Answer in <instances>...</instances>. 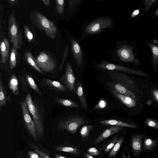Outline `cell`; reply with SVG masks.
<instances>
[{
	"mask_svg": "<svg viewBox=\"0 0 158 158\" xmlns=\"http://www.w3.org/2000/svg\"><path fill=\"white\" fill-rule=\"evenodd\" d=\"M111 89L114 96L127 107L131 108L135 106L136 102L135 99L130 97L118 93L113 89Z\"/></svg>",
	"mask_w": 158,
	"mask_h": 158,
	"instance_id": "ffe728a7",
	"label": "cell"
},
{
	"mask_svg": "<svg viewBox=\"0 0 158 158\" xmlns=\"http://www.w3.org/2000/svg\"><path fill=\"white\" fill-rule=\"evenodd\" d=\"M24 77L28 85L37 94L42 96V94L36 84L33 78L30 75L27 73L25 74Z\"/></svg>",
	"mask_w": 158,
	"mask_h": 158,
	"instance_id": "4316f807",
	"label": "cell"
},
{
	"mask_svg": "<svg viewBox=\"0 0 158 158\" xmlns=\"http://www.w3.org/2000/svg\"><path fill=\"white\" fill-rule=\"evenodd\" d=\"M27 156L31 158H41V157L34 151L28 150L27 153Z\"/></svg>",
	"mask_w": 158,
	"mask_h": 158,
	"instance_id": "60d3db41",
	"label": "cell"
},
{
	"mask_svg": "<svg viewBox=\"0 0 158 158\" xmlns=\"http://www.w3.org/2000/svg\"><path fill=\"white\" fill-rule=\"evenodd\" d=\"M8 85L9 89L15 95L19 94L18 79L17 76L14 73H9Z\"/></svg>",
	"mask_w": 158,
	"mask_h": 158,
	"instance_id": "603a6c76",
	"label": "cell"
},
{
	"mask_svg": "<svg viewBox=\"0 0 158 158\" xmlns=\"http://www.w3.org/2000/svg\"><path fill=\"white\" fill-rule=\"evenodd\" d=\"M18 50L16 48L13 46L9 60V67L11 69L15 67L19 63L20 58Z\"/></svg>",
	"mask_w": 158,
	"mask_h": 158,
	"instance_id": "484cf974",
	"label": "cell"
},
{
	"mask_svg": "<svg viewBox=\"0 0 158 158\" xmlns=\"http://www.w3.org/2000/svg\"><path fill=\"white\" fill-rule=\"evenodd\" d=\"M144 136V134H138L133 136L131 139V146L135 156L139 155L142 150L141 139Z\"/></svg>",
	"mask_w": 158,
	"mask_h": 158,
	"instance_id": "ac0fdd59",
	"label": "cell"
},
{
	"mask_svg": "<svg viewBox=\"0 0 158 158\" xmlns=\"http://www.w3.org/2000/svg\"><path fill=\"white\" fill-rule=\"evenodd\" d=\"M19 79L22 89L24 92L26 93L29 90L28 89V85L23 75H20Z\"/></svg>",
	"mask_w": 158,
	"mask_h": 158,
	"instance_id": "8d00e7d4",
	"label": "cell"
},
{
	"mask_svg": "<svg viewBox=\"0 0 158 158\" xmlns=\"http://www.w3.org/2000/svg\"><path fill=\"white\" fill-rule=\"evenodd\" d=\"M156 144L155 140H153L149 138H146L144 142L143 147L146 150H151L155 146Z\"/></svg>",
	"mask_w": 158,
	"mask_h": 158,
	"instance_id": "836d02e7",
	"label": "cell"
},
{
	"mask_svg": "<svg viewBox=\"0 0 158 158\" xmlns=\"http://www.w3.org/2000/svg\"><path fill=\"white\" fill-rule=\"evenodd\" d=\"M82 157L86 158H94V157L92 156L88 153H84L82 156Z\"/></svg>",
	"mask_w": 158,
	"mask_h": 158,
	"instance_id": "7dc6e473",
	"label": "cell"
},
{
	"mask_svg": "<svg viewBox=\"0 0 158 158\" xmlns=\"http://www.w3.org/2000/svg\"><path fill=\"white\" fill-rule=\"evenodd\" d=\"M29 147L38 154L41 158H51V153L49 151L40 143H29Z\"/></svg>",
	"mask_w": 158,
	"mask_h": 158,
	"instance_id": "d6986e66",
	"label": "cell"
},
{
	"mask_svg": "<svg viewBox=\"0 0 158 158\" xmlns=\"http://www.w3.org/2000/svg\"><path fill=\"white\" fill-rule=\"evenodd\" d=\"M98 67L101 69L109 70L122 71L139 76H146V74L142 70L130 69L123 66L108 62H103L99 64Z\"/></svg>",
	"mask_w": 158,
	"mask_h": 158,
	"instance_id": "30bf717a",
	"label": "cell"
},
{
	"mask_svg": "<svg viewBox=\"0 0 158 158\" xmlns=\"http://www.w3.org/2000/svg\"><path fill=\"white\" fill-rule=\"evenodd\" d=\"M53 157L55 158H66V157L62 154L57 153L53 155Z\"/></svg>",
	"mask_w": 158,
	"mask_h": 158,
	"instance_id": "f6af8a7d",
	"label": "cell"
},
{
	"mask_svg": "<svg viewBox=\"0 0 158 158\" xmlns=\"http://www.w3.org/2000/svg\"><path fill=\"white\" fill-rule=\"evenodd\" d=\"M146 124L148 127L158 130V122L150 118H147L146 120Z\"/></svg>",
	"mask_w": 158,
	"mask_h": 158,
	"instance_id": "d590c367",
	"label": "cell"
},
{
	"mask_svg": "<svg viewBox=\"0 0 158 158\" xmlns=\"http://www.w3.org/2000/svg\"><path fill=\"white\" fill-rule=\"evenodd\" d=\"M116 53L119 59L124 62H134L137 65L139 64L138 59L134 55L132 48L129 46L124 45L117 49Z\"/></svg>",
	"mask_w": 158,
	"mask_h": 158,
	"instance_id": "8fae6325",
	"label": "cell"
},
{
	"mask_svg": "<svg viewBox=\"0 0 158 158\" xmlns=\"http://www.w3.org/2000/svg\"><path fill=\"white\" fill-rule=\"evenodd\" d=\"M71 50L75 62L79 67L82 64L83 57L82 51L80 45L73 38L70 39Z\"/></svg>",
	"mask_w": 158,
	"mask_h": 158,
	"instance_id": "4fadbf2b",
	"label": "cell"
},
{
	"mask_svg": "<svg viewBox=\"0 0 158 158\" xmlns=\"http://www.w3.org/2000/svg\"><path fill=\"white\" fill-rule=\"evenodd\" d=\"M10 45L9 41L6 38L1 41L0 43L1 60V69L4 68V65L6 63L9 56Z\"/></svg>",
	"mask_w": 158,
	"mask_h": 158,
	"instance_id": "5bb4252c",
	"label": "cell"
},
{
	"mask_svg": "<svg viewBox=\"0 0 158 158\" xmlns=\"http://www.w3.org/2000/svg\"><path fill=\"white\" fill-rule=\"evenodd\" d=\"M24 32L25 36L27 40L29 43H32L34 40L33 35L28 27L24 24L23 26Z\"/></svg>",
	"mask_w": 158,
	"mask_h": 158,
	"instance_id": "d6a6232c",
	"label": "cell"
},
{
	"mask_svg": "<svg viewBox=\"0 0 158 158\" xmlns=\"http://www.w3.org/2000/svg\"><path fill=\"white\" fill-rule=\"evenodd\" d=\"M108 74L113 81L119 84L135 94L137 91L136 82L128 76L115 71L110 70Z\"/></svg>",
	"mask_w": 158,
	"mask_h": 158,
	"instance_id": "52a82bcc",
	"label": "cell"
},
{
	"mask_svg": "<svg viewBox=\"0 0 158 158\" xmlns=\"http://www.w3.org/2000/svg\"><path fill=\"white\" fill-rule=\"evenodd\" d=\"M24 57L26 62L31 66L34 70L44 75H46L45 74L38 66L35 61L34 58L30 51H27L25 53Z\"/></svg>",
	"mask_w": 158,
	"mask_h": 158,
	"instance_id": "d4e9b609",
	"label": "cell"
},
{
	"mask_svg": "<svg viewBox=\"0 0 158 158\" xmlns=\"http://www.w3.org/2000/svg\"><path fill=\"white\" fill-rule=\"evenodd\" d=\"M81 0H69V10L75 8Z\"/></svg>",
	"mask_w": 158,
	"mask_h": 158,
	"instance_id": "7bdbcfd3",
	"label": "cell"
},
{
	"mask_svg": "<svg viewBox=\"0 0 158 158\" xmlns=\"http://www.w3.org/2000/svg\"><path fill=\"white\" fill-rule=\"evenodd\" d=\"M107 85L111 89L122 94L130 97L137 100L135 94L130 90L124 86L114 81L108 82Z\"/></svg>",
	"mask_w": 158,
	"mask_h": 158,
	"instance_id": "2e32d148",
	"label": "cell"
},
{
	"mask_svg": "<svg viewBox=\"0 0 158 158\" xmlns=\"http://www.w3.org/2000/svg\"><path fill=\"white\" fill-rule=\"evenodd\" d=\"M53 100L56 103L66 107L75 108L78 107L79 106L77 103L67 98H54Z\"/></svg>",
	"mask_w": 158,
	"mask_h": 158,
	"instance_id": "83f0119b",
	"label": "cell"
},
{
	"mask_svg": "<svg viewBox=\"0 0 158 158\" xmlns=\"http://www.w3.org/2000/svg\"><path fill=\"white\" fill-rule=\"evenodd\" d=\"M99 123L102 124L127 127L136 129L138 126L134 124L127 123L123 121L116 119H109L101 120Z\"/></svg>",
	"mask_w": 158,
	"mask_h": 158,
	"instance_id": "44dd1931",
	"label": "cell"
},
{
	"mask_svg": "<svg viewBox=\"0 0 158 158\" xmlns=\"http://www.w3.org/2000/svg\"><path fill=\"white\" fill-rule=\"evenodd\" d=\"M11 94H10L8 95V102L9 103H10L11 101Z\"/></svg>",
	"mask_w": 158,
	"mask_h": 158,
	"instance_id": "f907efd6",
	"label": "cell"
},
{
	"mask_svg": "<svg viewBox=\"0 0 158 158\" xmlns=\"http://www.w3.org/2000/svg\"><path fill=\"white\" fill-rule=\"evenodd\" d=\"M55 5L56 12L59 14L62 15L64 11V0H55Z\"/></svg>",
	"mask_w": 158,
	"mask_h": 158,
	"instance_id": "1f68e13d",
	"label": "cell"
},
{
	"mask_svg": "<svg viewBox=\"0 0 158 158\" xmlns=\"http://www.w3.org/2000/svg\"><path fill=\"white\" fill-rule=\"evenodd\" d=\"M148 45L151 50L153 65L156 69L158 65V47L152 44H149Z\"/></svg>",
	"mask_w": 158,
	"mask_h": 158,
	"instance_id": "f1b7e54d",
	"label": "cell"
},
{
	"mask_svg": "<svg viewBox=\"0 0 158 158\" xmlns=\"http://www.w3.org/2000/svg\"><path fill=\"white\" fill-rule=\"evenodd\" d=\"M76 94L81 102L83 108L85 110L88 109V104L85 96L84 93L81 83L77 80L76 86Z\"/></svg>",
	"mask_w": 158,
	"mask_h": 158,
	"instance_id": "7402d4cb",
	"label": "cell"
},
{
	"mask_svg": "<svg viewBox=\"0 0 158 158\" xmlns=\"http://www.w3.org/2000/svg\"><path fill=\"white\" fill-rule=\"evenodd\" d=\"M40 83L50 90L57 92H66L67 89L60 82L47 78H43Z\"/></svg>",
	"mask_w": 158,
	"mask_h": 158,
	"instance_id": "9a60e30c",
	"label": "cell"
},
{
	"mask_svg": "<svg viewBox=\"0 0 158 158\" xmlns=\"http://www.w3.org/2000/svg\"><path fill=\"white\" fill-rule=\"evenodd\" d=\"M93 129L91 125H84L82 127L80 131V134L82 141L85 142L87 141L90 132Z\"/></svg>",
	"mask_w": 158,
	"mask_h": 158,
	"instance_id": "f546056e",
	"label": "cell"
},
{
	"mask_svg": "<svg viewBox=\"0 0 158 158\" xmlns=\"http://www.w3.org/2000/svg\"><path fill=\"white\" fill-rule=\"evenodd\" d=\"M107 105V103L104 100L101 99L95 106V108L97 109H104L106 106Z\"/></svg>",
	"mask_w": 158,
	"mask_h": 158,
	"instance_id": "ab89813d",
	"label": "cell"
},
{
	"mask_svg": "<svg viewBox=\"0 0 158 158\" xmlns=\"http://www.w3.org/2000/svg\"><path fill=\"white\" fill-rule=\"evenodd\" d=\"M24 96L31 118L33 120L38 138L40 140L44 135V120L45 109L40 100L33 99L28 90Z\"/></svg>",
	"mask_w": 158,
	"mask_h": 158,
	"instance_id": "6da1fadb",
	"label": "cell"
},
{
	"mask_svg": "<svg viewBox=\"0 0 158 158\" xmlns=\"http://www.w3.org/2000/svg\"><path fill=\"white\" fill-rule=\"evenodd\" d=\"M23 122L24 128L28 135L35 142L40 141L37 133L35 123L30 114L24 96L20 102Z\"/></svg>",
	"mask_w": 158,
	"mask_h": 158,
	"instance_id": "5b68a950",
	"label": "cell"
},
{
	"mask_svg": "<svg viewBox=\"0 0 158 158\" xmlns=\"http://www.w3.org/2000/svg\"><path fill=\"white\" fill-rule=\"evenodd\" d=\"M69 54V47L68 45H67L64 49V53L63 58L60 64V65L59 68L58 69V72H60L62 70L63 67L65 60L68 56Z\"/></svg>",
	"mask_w": 158,
	"mask_h": 158,
	"instance_id": "74e56055",
	"label": "cell"
},
{
	"mask_svg": "<svg viewBox=\"0 0 158 158\" xmlns=\"http://www.w3.org/2000/svg\"><path fill=\"white\" fill-rule=\"evenodd\" d=\"M8 26V35L10 41L13 46L19 50L24 43L22 32L14 13L9 15Z\"/></svg>",
	"mask_w": 158,
	"mask_h": 158,
	"instance_id": "3957f363",
	"label": "cell"
},
{
	"mask_svg": "<svg viewBox=\"0 0 158 158\" xmlns=\"http://www.w3.org/2000/svg\"><path fill=\"white\" fill-rule=\"evenodd\" d=\"M122 129V127L115 126H112L103 131L93 143V144L99 143L108 137L118 132Z\"/></svg>",
	"mask_w": 158,
	"mask_h": 158,
	"instance_id": "e0dca14e",
	"label": "cell"
},
{
	"mask_svg": "<svg viewBox=\"0 0 158 158\" xmlns=\"http://www.w3.org/2000/svg\"><path fill=\"white\" fill-rule=\"evenodd\" d=\"M88 122V121L85 118L79 115L69 116L59 121L57 129L60 130H65L70 133L74 134L81 126Z\"/></svg>",
	"mask_w": 158,
	"mask_h": 158,
	"instance_id": "277c9868",
	"label": "cell"
},
{
	"mask_svg": "<svg viewBox=\"0 0 158 158\" xmlns=\"http://www.w3.org/2000/svg\"><path fill=\"white\" fill-rule=\"evenodd\" d=\"M139 13V10L138 9L135 10L132 13L131 17L134 18Z\"/></svg>",
	"mask_w": 158,
	"mask_h": 158,
	"instance_id": "bcb514c9",
	"label": "cell"
},
{
	"mask_svg": "<svg viewBox=\"0 0 158 158\" xmlns=\"http://www.w3.org/2000/svg\"><path fill=\"white\" fill-rule=\"evenodd\" d=\"M155 14L156 15L158 16V10H157Z\"/></svg>",
	"mask_w": 158,
	"mask_h": 158,
	"instance_id": "f5cc1de1",
	"label": "cell"
},
{
	"mask_svg": "<svg viewBox=\"0 0 158 158\" xmlns=\"http://www.w3.org/2000/svg\"><path fill=\"white\" fill-rule=\"evenodd\" d=\"M152 101L151 99L148 100L147 102V104L148 105H150L152 104Z\"/></svg>",
	"mask_w": 158,
	"mask_h": 158,
	"instance_id": "816d5d0a",
	"label": "cell"
},
{
	"mask_svg": "<svg viewBox=\"0 0 158 158\" xmlns=\"http://www.w3.org/2000/svg\"><path fill=\"white\" fill-rule=\"evenodd\" d=\"M87 152L94 157L97 156L100 153L99 151L95 147H91L89 148Z\"/></svg>",
	"mask_w": 158,
	"mask_h": 158,
	"instance_id": "f35d334b",
	"label": "cell"
},
{
	"mask_svg": "<svg viewBox=\"0 0 158 158\" xmlns=\"http://www.w3.org/2000/svg\"><path fill=\"white\" fill-rule=\"evenodd\" d=\"M152 94L155 99L158 103V90H153L152 91Z\"/></svg>",
	"mask_w": 158,
	"mask_h": 158,
	"instance_id": "ee69618b",
	"label": "cell"
},
{
	"mask_svg": "<svg viewBox=\"0 0 158 158\" xmlns=\"http://www.w3.org/2000/svg\"><path fill=\"white\" fill-rule=\"evenodd\" d=\"M30 17L31 23L43 31L47 36L53 40L56 38L57 30L54 21L49 20L42 13L37 11L32 12Z\"/></svg>",
	"mask_w": 158,
	"mask_h": 158,
	"instance_id": "7a4b0ae2",
	"label": "cell"
},
{
	"mask_svg": "<svg viewBox=\"0 0 158 158\" xmlns=\"http://www.w3.org/2000/svg\"><path fill=\"white\" fill-rule=\"evenodd\" d=\"M118 135H116L114 138L112 139L107 143L105 145V146H104L105 152L107 153L111 150L115 144L116 141L118 139Z\"/></svg>",
	"mask_w": 158,
	"mask_h": 158,
	"instance_id": "e575fe53",
	"label": "cell"
},
{
	"mask_svg": "<svg viewBox=\"0 0 158 158\" xmlns=\"http://www.w3.org/2000/svg\"><path fill=\"white\" fill-rule=\"evenodd\" d=\"M0 73V111L1 112L2 108L6 105L8 102V95L1 72Z\"/></svg>",
	"mask_w": 158,
	"mask_h": 158,
	"instance_id": "cb8c5ba5",
	"label": "cell"
},
{
	"mask_svg": "<svg viewBox=\"0 0 158 158\" xmlns=\"http://www.w3.org/2000/svg\"><path fill=\"white\" fill-rule=\"evenodd\" d=\"M42 1L46 6H51V2L50 0H42Z\"/></svg>",
	"mask_w": 158,
	"mask_h": 158,
	"instance_id": "681fc988",
	"label": "cell"
},
{
	"mask_svg": "<svg viewBox=\"0 0 158 158\" xmlns=\"http://www.w3.org/2000/svg\"><path fill=\"white\" fill-rule=\"evenodd\" d=\"M34 58L38 66L43 72L52 73L57 68L56 61L45 51L41 52Z\"/></svg>",
	"mask_w": 158,
	"mask_h": 158,
	"instance_id": "8992f818",
	"label": "cell"
},
{
	"mask_svg": "<svg viewBox=\"0 0 158 158\" xmlns=\"http://www.w3.org/2000/svg\"><path fill=\"white\" fill-rule=\"evenodd\" d=\"M111 21L106 18L97 19L89 23L87 26L85 31L89 34L100 32L103 29L110 27L112 26Z\"/></svg>",
	"mask_w": 158,
	"mask_h": 158,
	"instance_id": "9c48e42d",
	"label": "cell"
},
{
	"mask_svg": "<svg viewBox=\"0 0 158 158\" xmlns=\"http://www.w3.org/2000/svg\"><path fill=\"white\" fill-rule=\"evenodd\" d=\"M60 82L67 90L76 94V78L72 66L69 62H67L65 72L60 79Z\"/></svg>",
	"mask_w": 158,
	"mask_h": 158,
	"instance_id": "ba28073f",
	"label": "cell"
},
{
	"mask_svg": "<svg viewBox=\"0 0 158 158\" xmlns=\"http://www.w3.org/2000/svg\"><path fill=\"white\" fill-rule=\"evenodd\" d=\"M12 6H15L17 4L18 0H8Z\"/></svg>",
	"mask_w": 158,
	"mask_h": 158,
	"instance_id": "c3c4849f",
	"label": "cell"
},
{
	"mask_svg": "<svg viewBox=\"0 0 158 158\" xmlns=\"http://www.w3.org/2000/svg\"><path fill=\"white\" fill-rule=\"evenodd\" d=\"M123 140V137H121L118 139L109 153L108 157H114L116 156L120 148Z\"/></svg>",
	"mask_w": 158,
	"mask_h": 158,
	"instance_id": "4dcf8cb0",
	"label": "cell"
},
{
	"mask_svg": "<svg viewBox=\"0 0 158 158\" xmlns=\"http://www.w3.org/2000/svg\"><path fill=\"white\" fill-rule=\"evenodd\" d=\"M53 148L56 151L66 152L76 156H79L81 153V150L78 147L69 142L53 146Z\"/></svg>",
	"mask_w": 158,
	"mask_h": 158,
	"instance_id": "7c38bea8",
	"label": "cell"
},
{
	"mask_svg": "<svg viewBox=\"0 0 158 158\" xmlns=\"http://www.w3.org/2000/svg\"><path fill=\"white\" fill-rule=\"evenodd\" d=\"M156 0H144L145 12L148 11Z\"/></svg>",
	"mask_w": 158,
	"mask_h": 158,
	"instance_id": "b9f144b4",
	"label": "cell"
}]
</instances>
